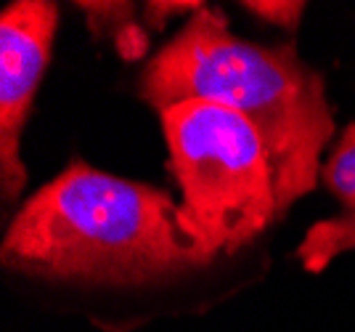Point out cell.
<instances>
[{
	"label": "cell",
	"instance_id": "obj_2",
	"mask_svg": "<svg viewBox=\"0 0 355 332\" xmlns=\"http://www.w3.org/2000/svg\"><path fill=\"white\" fill-rule=\"evenodd\" d=\"M135 96L162 115L183 101H212L254 125L273 165L279 218L321 181L337 138L324 75L295 43L263 46L231 32L215 6H202L144 64Z\"/></svg>",
	"mask_w": 355,
	"mask_h": 332
},
{
	"label": "cell",
	"instance_id": "obj_8",
	"mask_svg": "<svg viewBox=\"0 0 355 332\" xmlns=\"http://www.w3.org/2000/svg\"><path fill=\"white\" fill-rule=\"evenodd\" d=\"M205 3H186V0H148L141 6V16L148 32H162L173 19H189L193 16Z\"/></svg>",
	"mask_w": 355,
	"mask_h": 332
},
{
	"label": "cell",
	"instance_id": "obj_5",
	"mask_svg": "<svg viewBox=\"0 0 355 332\" xmlns=\"http://www.w3.org/2000/svg\"><path fill=\"white\" fill-rule=\"evenodd\" d=\"M321 183L342 210L305 231L295 256L308 274H321L334 258L355 253V120L342 128L326 151Z\"/></svg>",
	"mask_w": 355,
	"mask_h": 332
},
{
	"label": "cell",
	"instance_id": "obj_3",
	"mask_svg": "<svg viewBox=\"0 0 355 332\" xmlns=\"http://www.w3.org/2000/svg\"><path fill=\"white\" fill-rule=\"evenodd\" d=\"M159 117L167 173L180 208L212 253L247 256L279 218L273 165L254 125L212 101H183Z\"/></svg>",
	"mask_w": 355,
	"mask_h": 332
},
{
	"label": "cell",
	"instance_id": "obj_6",
	"mask_svg": "<svg viewBox=\"0 0 355 332\" xmlns=\"http://www.w3.org/2000/svg\"><path fill=\"white\" fill-rule=\"evenodd\" d=\"M74 8L85 19L93 43L109 40L125 61L144 59L148 48V30L141 16V6L114 3V0H101V3L83 0V3H74Z\"/></svg>",
	"mask_w": 355,
	"mask_h": 332
},
{
	"label": "cell",
	"instance_id": "obj_4",
	"mask_svg": "<svg viewBox=\"0 0 355 332\" xmlns=\"http://www.w3.org/2000/svg\"><path fill=\"white\" fill-rule=\"evenodd\" d=\"M59 16L51 0H14L0 11V205L6 221L11 208H21L30 181L21 138L53 56Z\"/></svg>",
	"mask_w": 355,
	"mask_h": 332
},
{
	"label": "cell",
	"instance_id": "obj_7",
	"mask_svg": "<svg viewBox=\"0 0 355 332\" xmlns=\"http://www.w3.org/2000/svg\"><path fill=\"white\" fill-rule=\"evenodd\" d=\"M241 8L254 19H260L263 24L295 35L308 6L302 0H295V3L292 0H247V3H241Z\"/></svg>",
	"mask_w": 355,
	"mask_h": 332
},
{
	"label": "cell",
	"instance_id": "obj_1",
	"mask_svg": "<svg viewBox=\"0 0 355 332\" xmlns=\"http://www.w3.org/2000/svg\"><path fill=\"white\" fill-rule=\"evenodd\" d=\"M0 269L43 306L133 332L220 306L266 274L268 256L212 253L180 199L72 160L8 218Z\"/></svg>",
	"mask_w": 355,
	"mask_h": 332
}]
</instances>
